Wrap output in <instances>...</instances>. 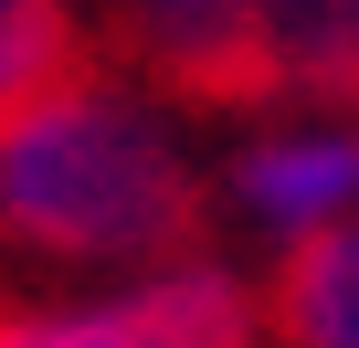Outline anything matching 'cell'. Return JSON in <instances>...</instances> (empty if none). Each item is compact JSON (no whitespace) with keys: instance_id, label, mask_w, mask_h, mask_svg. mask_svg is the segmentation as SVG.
I'll return each mask as SVG.
<instances>
[{"instance_id":"7a4b0ae2","label":"cell","mask_w":359,"mask_h":348,"mask_svg":"<svg viewBox=\"0 0 359 348\" xmlns=\"http://www.w3.org/2000/svg\"><path fill=\"white\" fill-rule=\"evenodd\" d=\"M106 43L201 116L359 106V0H106Z\"/></svg>"},{"instance_id":"3957f363","label":"cell","mask_w":359,"mask_h":348,"mask_svg":"<svg viewBox=\"0 0 359 348\" xmlns=\"http://www.w3.org/2000/svg\"><path fill=\"white\" fill-rule=\"evenodd\" d=\"M0 348H264V274L191 243L116 274L0 285Z\"/></svg>"},{"instance_id":"6da1fadb","label":"cell","mask_w":359,"mask_h":348,"mask_svg":"<svg viewBox=\"0 0 359 348\" xmlns=\"http://www.w3.org/2000/svg\"><path fill=\"white\" fill-rule=\"evenodd\" d=\"M212 243V116L95 43L0 106V285L116 274Z\"/></svg>"},{"instance_id":"5b68a950","label":"cell","mask_w":359,"mask_h":348,"mask_svg":"<svg viewBox=\"0 0 359 348\" xmlns=\"http://www.w3.org/2000/svg\"><path fill=\"white\" fill-rule=\"evenodd\" d=\"M264 348H359V232L264 274Z\"/></svg>"},{"instance_id":"8992f818","label":"cell","mask_w":359,"mask_h":348,"mask_svg":"<svg viewBox=\"0 0 359 348\" xmlns=\"http://www.w3.org/2000/svg\"><path fill=\"white\" fill-rule=\"evenodd\" d=\"M106 43V0H0V106L74 74Z\"/></svg>"},{"instance_id":"277c9868","label":"cell","mask_w":359,"mask_h":348,"mask_svg":"<svg viewBox=\"0 0 359 348\" xmlns=\"http://www.w3.org/2000/svg\"><path fill=\"white\" fill-rule=\"evenodd\" d=\"M359 232V106L212 116V243L254 274Z\"/></svg>"}]
</instances>
